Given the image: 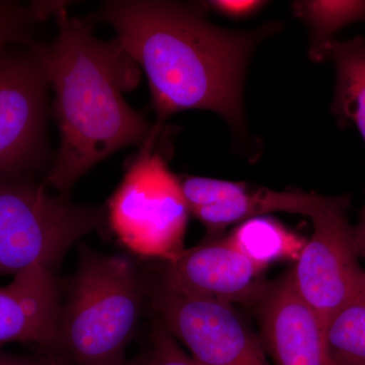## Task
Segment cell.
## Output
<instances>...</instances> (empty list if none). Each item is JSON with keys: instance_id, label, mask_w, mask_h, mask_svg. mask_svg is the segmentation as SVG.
I'll return each mask as SVG.
<instances>
[{"instance_id": "cell-1", "label": "cell", "mask_w": 365, "mask_h": 365, "mask_svg": "<svg viewBox=\"0 0 365 365\" xmlns=\"http://www.w3.org/2000/svg\"><path fill=\"white\" fill-rule=\"evenodd\" d=\"M93 21L114 29L116 39L148 76L157 121L186 110L220 115L235 130L244 127L242 88L254 50L276 26L230 31L193 6L160 0L106 1Z\"/></svg>"}, {"instance_id": "cell-2", "label": "cell", "mask_w": 365, "mask_h": 365, "mask_svg": "<svg viewBox=\"0 0 365 365\" xmlns=\"http://www.w3.org/2000/svg\"><path fill=\"white\" fill-rule=\"evenodd\" d=\"M66 4L57 11V34L50 44L29 42L54 93L51 114L60 145L44 184L69 198L81 177L128 146L145 143L153 131L143 112L127 103L140 68L119 41L98 39L91 21L72 18Z\"/></svg>"}, {"instance_id": "cell-3", "label": "cell", "mask_w": 365, "mask_h": 365, "mask_svg": "<svg viewBox=\"0 0 365 365\" xmlns=\"http://www.w3.org/2000/svg\"><path fill=\"white\" fill-rule=\"evenodd\" d=\"M145 287L123 254L79 252L60 306L53 353L71 365H122L143 314Z\"/></svg>"}, {"instance_id": "cell-4", "label": "cell", "mask_w": 365, "mask_h": 365, "mask_svg": "<svg viewBox=\"0 0 365 365\" xmlns=\"http://www.w3.org/2000/svg\"><path fill=\"white\" fill-rule=\"evenodd\" d=\"M47 188L21 178L0 180V277L36 266L55 272L71 247L106 222L104 208Z\"/></svg>"}, {"instance_id": "cell-5", "label": "cell", "mask_w": 365, "mask_h": 365, "mask_svg": "<svg viewBox=\"0 0 365 365\" xmlns=\"http://www.w3.org/2000/svg\"><path fill=\"white\" fill-rule=\"evenodd\" d=\"M151 132L108 200L106 222L133 256L162 263L185 251L190 210L181 180L155 150Z\"/></svg>"}, {"instance_id": "cell-6", "label": "cell", "mask_w": 365, "mask_h": 365, "mask_svg": "<svg viewBox=\"0 0 365 365\" xmlns=\"http://www.w3.org/2000/svg\"><path fill=\"white\" fill-rule=\"evenodd\" d=\"M26 47L0 57V180L20 179L47 158L49 81Z\"/></svg>"}, {"instance_id": "cell-7", "label": "cell", "mask_w": 365, "mask_h": 365, "mask_svg": "<svg viewBox=\"0 0 365 365\" xmlns=\"http://www.w3.org/2000/svg\"><path fill=\"white\" fill-rule=\"evenodd\" d=\"M150 299L160 323L198 365H271L263 344L232 304L179 294L160 283Z\"/></svg>"}, {"instance_id": "cell-8", "label": "cell", "mask_w": 365, "mask_h": 365, "mask_svg": "<svg viewBox=\"0 0 365 365\" xmlns=\"http://www.w3.org/2000/svg\"><path fill=\"white\" fill-rule=\"evenodd\" d=\"M347 207V198L328 197L312 216L313 235L290 269L295 292L319 314L325 327L365 277L353 228L346 215Z\"/></svg>"}, {"instance_id": "cell-9", "label": "cell", "mask_w": 365, "mask_h": 365, "mask_svg": "<svg viewBox=\"0 0 365 365\" xmlns=\"http://www.w3.org/2000/svg\"><path fill=\"white\" fill-rule=\"evenodd\" d=\"M160 284L179 294L225 302L260 304L269 285L265 269L247 258L227 237L210 239L163 263Z\"/></svg>"}, {"instance_id": "cell-10", "label": "cell", "mask_w": 365, "mask_h": 365, "mask_svg": "<svg viewBox=\"0 0 365 365\" xmlns=\"http://www.w3.org/2000/svg\"><path fill=\"white\" fill-rule=\"evenodd\" d=\"M263 346L275 365H333L325 325L295 292L290 270L261 300Z\"/></svg>"}, {"instance_id": "cell-11", "label": "cell", "mask_w": 365, "mask_h": 365, "mask_svg": "<svg viewBox=\"0 0 365 365\" xmlns=\"http://www.w3.org/2000/svg\"><path fill=\"white\" fill-rule=\"evenodd\" d=\"M60 292L54 271L36 266L0 287V345L29 343L53 352Z\"/></svg>"}, {"instance_id": "cell-12", "label": "cell", "mask_w": 365, "mask_h": 365, "mask_svg": "<svg viewBox=\"0 0 365 365\" xmlns=\"http://www.w3.org/2000/svg\"><path fill=\"white\" fill-rule=\"evenodd\" d=\"M328 197L304 192H279L260 189L249 191L247 187L237 195L225 202L197 208L191 215L208 228L209 232H218L232 225L267 216L269 213H295L312 217L326 203Z\"/></svg>"}, {"instance_id": "cell-13", "label": "cell", "mask_w": 365, "mask_h": 365, "mask_svg": "<svg viewBox=\"0 0 365 365\" xmlns=\"http://www.w3.org/2000/svg\"><path fill=\"white\" fill-rule=\"evenodd\" d=\"M255 264L266 269L274 262L299 259L306 240L268 216H259L240 223L227 237Z\"/></svg>"}, {"instance_id": "cell-14", "label": "cell", "mask_w": 365, "mask_h": 365, "mask_svg": "<svg viewBox=\"0 0 365 365\" xmlns=\"http://www.w3.org/2000/svg\"><path fill=\"white\" fill-rule=\"evenodd\" d=\"M330 55L337 76L334 112L354 124L365 141V40L335 41Z\"/></svg>"}, {"instance_id": "cell-15", "label": "cell", "mask_w": 365, "mask_h": 365, "mask_svg": "<svg viewBox=\"0 0 365 365\" xmlns=\"http://www.w3.org/2000/svg\"><path fill=\"white\" fill-rule=\"evenodd\" d=\"M325 331L333 365H365V277L327 322Z\"/></svg>"}, {"instance_id": "cell-16", "label": "cell", "mask_w": 365, "mask_h": 365, "mask_svg": "<svg viewBox=\"0 0 365 365\" xmlns=\"http://www.w3.org/2000/svg\"><path fill=\"white\" fill-rule=\"evenodd\" d=\"M294 9L311 28V55L318 61L330 54L338 31L365 20V1H300L295 4Z\"/></svg>"}, {"instance_id": "cell-17", "label": "cell", "mask_w": 365, "mask_h": 365, "mask_svg": "<svg viewBox=\"0 0 365 365\" xmlns=\"http://www.w3.org/2000/svg\"><path fill=\"white\" fill-rule=\"evenodd\" d=\"M181 187L182 195L191 212L197 208L230 200L244 190L246 185L212 178L187 177L181 181Z\"/></svg>"}, {"instance_id": "cell-18", "label": "cell", "mask_w": 365, "mask_h": 365, "mask_svg": "<svg viewBox=\"0 0 365 365\" xmlns=\"http://www.w3.org/2000/svg\"><path fill=\"white\" fill-rule=\"evenodd\" d=\"M34 21H43L34 4L24 7L13 2L0 1V57L11 43L16 41L30 42L25 33Z\"/></svg>"}, {"instance_id": "cell-19", "label": "cell", "mask_w": 365, "mask_h": 365, "mask_svg": "<svg viewBox=\"0 0 365 365\" xmlns=\"http://www.w3.org/2000/svg\"><path fill=\"white\" fill-rule=\"evenodd\" d=\"M140 362L141 365H198L162 323L153 328L150 351Z\"/></svg>"}, {"instance_id": "cell-20", "label": "cell", "mask_w": 365, "mask_h": 365, "mask_svg": "<svg viewBox=\"0 0 365 365\" xmlns=\"http://www.w3.org/2000/svg\"><path fill=\"white\" fill-rule=\"evenodd\" d=\"M208 4V6L212 7L217 13L232 18H242L258 11L264 2L255 0H217L209 1Z\"/></svg>"}, {"instance_id": "cell-21", "label": "cell", "mask_w": 365, "mask_h": 365, "mask_svg": "<svg viewBox=\"0 0 365 365\" xmlns=\"http://www.w3.org/2000/svg\"><path fill=\"white\" fill-rule=\"evenodd\" d=\"M0 365H64V362L53 352L37 356H21L0 352Z\"/></svg>"}, {"instance_id": "cell-22", "label": "cell", "mask_w": 365, "mask_h": 365, "mask_svg": "<svg viewBox=\"0 0 365 365\" xmlns=\"http://www.w3.org/2000/svg\"><path fill=\"white\" fill-rule=\"evenodd\" d=\"M353 235H354L357 254L365 258V205L359 225L356 227L353 228Z\"/></svg>"}, {"instance_id": "cell-23", "label": "cell", "mask_w": 365, "mask_h": 365, "mask_svg": "<svg viewBox=\"0 0 365 365\" xmlns=\"http://www.w3.org/2000/svg\"><path fill=\"white\" fill-rule=\"evenodd\" d=\"M122 365H141L140 359L134 360V361L130 362H125V364Z\"/></svg>"}]
</instances>
